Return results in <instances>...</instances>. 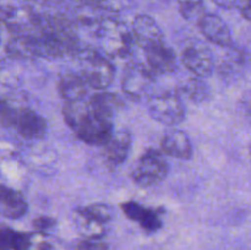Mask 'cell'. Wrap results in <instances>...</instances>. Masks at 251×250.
I'll use <instances>...</instances> for the list:
<instances>
[{"label":"cell","mask_w":251,"mask_h":250,"mask_svg":"<svg viewBox=\"0 0 251 250\" xmlns=\"http://www.w3.org/2000/svg\"><path fill=\"white\" fill-rule=\"evenodd\" d=\"M78 71L91 88L104 91L112 85L115 77V69L108 56L97 49H80L74 55Z\"/></svg>","instance_id":"2"},{"label":"cell","mask_w":251,"mask_h":250,"mask_svg":"<svg viewBox=\"0 0 251 250\" xmlns=\"http://www.w3.org/2000/svg\"><path fill=\"white\" fill-rule=\"evenodd\" d=\"M179 95H183L184 97H186L191 102L200 103L210 97L211 91L202 77H198V76L193 75L191 77L186 78L185 81L180 83Z\"/></svg>","instance_id":"18"},{"label":"cell","mask_w":251,"mask_h":250,"mask_svg":"<svg viewBox=\"0 0 251 250\" xmlns=\"http://www.w3.org/2000/svg\"><path fill=\"white\" fill-rule=\"evenodd\" d=\"M103 156L110 164H122L129 156L131 149V135L129 130L118 129L113 131L112 136L103 145Z\"/></svg>","instance_id":"13"},{"label":"cell","mask_w":251,"mask_h":250,"mask_svg":"<svg viewBox=\"0 0 251 250\" xmlns=\"http://www.w3.org/2000/svg\"><path fill=\"white\" fill-rule=\"evenodd\" d=\"M212 1L223 9H232L237 5V0H212Z\"/></svg>","instance_id":"27"},{"label":"cell","mask_w":251,"mask_h":250,"mask_svg":"<svg viewBox=\"0 0 251 250\" xmlns=\"http://www.w3.org/2000/svg\"><path fill=\"white\" fill-rule=\"evenodd\" d=\"M145 55H146L147 66L156 75L173 73L178 66L176 53L164 42L156 44L151 48H147L145 50Z\"/></svg>","instance_id":"12"},{"label":"cell","mask_w":251,"mask_h":250,"mask_svg":"<svg viewBox=\"0 0 251 250\" xmlns=\"http://www.w3.org/2000/svg\"><path fill=\"white\" fill-rule=\"evenodd\" d=\"M77 250H108V245L100 238H87L78 243Z\"/></svg>","instance_id":"24"},{"label":"cell","mask_w":251,"mask_h":250,"mask_svg":"<svg viewBox=\"0 0 251 250\" xmlns=\"http://www.w3.org/2000/svg\"><path fill=\"white\" fill-rule=\"evenodd\" d=\"M75 215L96 223V225H103L112 220V208L104 203H92L88 206H80L75 210Z\"/></svg>","instance_id":"20"},{"label":"cell","mask_w":251,"mask_h":250,"mask_svg":"<svg viewBox=\"0 0 251 250\" xmlns=\"http://www.w3.org/2000/svg\"><path fill=\"white\" fill-rule=\"evenodd\" d=\"M131 28L122 24H108L98 31V47L108 58H126L134 47Z\"/></svg>","instance_id":"4"},{"label":"cell","mask_w":251,"mask_h":250,"mask_svg":"<svg viewBox=\"0 0 251 250\" xmlns=\"http://www.w3.org/2000/svg\"><path fill=\"white\" fill-rule=\"evenodd\" d=\"M32 225H33L34 229L38 230V232H47V230L55 227L56 221L53 217H49V216H41V217L34 218Z\"/></svg>","instance_id":"25"},{"label":"cell","mask_w":251,"mask_h":250,"mask_svg":"<svg viewBox=\"0 0 251 250\" xmlns=\"http://www.w3.org/2000/svg\"><path fill=\"white\" fill-rule=\"evenodd\" d=\"M250 154H251V147H250Z\"/></svg>","instance_id":"29"},{"label":"cell","mask_w":251,"mask_h":250,"mask_svg":"<svg viewBox=\"0 0 251 250\" xmlns=\"http://www.w3.org/2000/svg\"><path fill=\"white\" fill-rule=\"evenodd\" d=\"M198 26L202 36L222 48L232 47V33L227 24L220 16L213 14H205L198 22Z\"/></svg>","instance_id":"10"},{"label":"cell","mask_w":251,"mask_h":250,"mask_svg":"<svg viewBox=\"0 0 251 250\" xmlns=\"http://www.w3.org/2000/svg\"><path fill=\"white\" fill-rule=\"evenodd\" d=\"M31 247V235L2 225L0 232V250H29Z\"/></svg>","instance_id":"19"},{"label":"cell","mask_w":251,"mask_h":250,"mask_svg":"<svg viewBox=\"0 0 251 250\" xmlns=\"http://www.w3.org/2000/svg\"><path fill=\"white\" fill-rule=\"evenodd\" d=\"M7 56L17 60H28L33 58H41L42 51L38 37L28 34H16L5 46Z\"/></svg>","instance_id":"15"},{"label":"cell","mask_w":251,"mask_h":250,"mask_svg":"<svg viewBox=\"0 0 251 250\" xmlns=\"http://www.w3.org/2000/svg\"><path fill=\"white\" fill-rule=\"evenodd\" d=\"M169 166L166 157L154 149H149L140 156L131 171V178L140 186H153L168 175Z\"/></svg>","instance_id":"3"},{"label":"cell","mask_w":251,"mask_h":250,"mask_svg":"<svg viewBox=\"0 0 251 250\" xmlns=\"http://www.w3.org/2000/svg\"><path fill=\"white\" fill-rule=\"evenodd\" d=\"M16 113H17L16 108L11 107V105H10L4 98L1 102V124H2V126H12L15 117H16Z\"/></svg>","instance_id":"23"},{"label":"cell","mask_w":251,"mask_h":250,"mask_svg":"<svg viewBox=\"0 0 251 250\" xmlns=\"http://www.w3.org/2000/svg\"><path fill=\"white\" fill-rule=\"evenodd\" d=\"M179 9L181 15L186 20H194L199 22V20L205 15L201 0H179Z\"/></svg>","instance_id":"22"},{"label":"cell","mask_w":251,"mask_h":250,"mask_svg":"<svg viewBox=\"0 0 251 250\" xmlns=\"http://www.w3.org/2000/svg\"><path fill=\"white\" fill-rule=\"evenodd\" d=\"M0 201H1V213L4 217L10 220H17L26 215L28 210L26 199L20 194L19 191L6 185L1 186V194H0Z\"/></svg>","instance_id":"17"},{"label":"cell","mask_w":251,"mask_h":250,"mask_svg":"<svg viewBox=\"0 0 251 250\" xmlns=\"http://www.w3.org/2000/svg\"><path fill=\"white\" fill-rule=\"evenodd\" d=\"M157 76L147 64L131 63L125 68L122 76V90L127 98L140 100L150 93Z\"/></svg>","instance_id":"6"},{"label":"cell","mask_w":251,"mask_h":250,"mask_svg":"<svg viewBox=\"0 0 251 250\" xmlns=\"http://www.w3.org/2000/svg\"><path fill=\"white\" fill-rule=\"evenodd\" d=\"M120 208L129 220L139 223L147 233H154L162 227L161 213L157 208L146 207L136 201L123 202Z\"/></svg>","instance_id":"11"},{"label":"cell","mask_w":251,"mask_h":250,"mask_svg":"<svg viewBox=\"0 0 251 250\" xmlns=\"http://www.w3.org/2000/svg\"><path fill=\"white\" fill-rule=\"evenodd\" d=\"M131 32L135 44H137L144 50L164 42L161 27L152 17L147 15H139L135 17L131 25Z\"/></svg>","instance_id":"9"},{"label":"cell","mask_w":251,"mask_h":250,"mask_svg":"<svg viewBox=\"0 0 251 250\" xmlns=\"http://www.w3.org/2000/svg\"><path fill=\"white\" fill-rule=\"evenodd\" d=\"M12 127L27 140L42 139L47 134V120L31 108L17 109Z\"/></svg>","instance_id":"8"},{"label":"cell","mask_w":251,"mask_h":250,"mask_svg":"<svg viewBox=\"0 0 251 250\" xmlns=\"http://www.w3.org/2000/svg\"><path fill=\"white\" fill-rule=\"evenodd\" d=\"M63 118L81 141L92 146H103L114 131L113 119L98 112L87 98L65 103Z\"/></svg>","instance_id":"1"},{"label":"cell","mask_w":251,"mask_h":250,"mask_svg":"<svg viewBox=\"0 0 251 250\" xmlns=\"http://www.w3.org/2000/svg\"><path fill=\"white\" fill-rule=\"evenodd\" d=\"M37 250H53V245L47 240H42L37 244Z\"/></svg>","instance_id":"28"},{"label":"cell","mask_w":251,"mask_h":250,"mask_svg":"<svg viewBox=\"0 0 251 250\" xmlns=\"http://www.w3.org/2000/svg\"><path fill=\"white\" fill-rule=\"evenodd\" d=\"M239 10L242 16L247 21L251 22V0H243L239 5Z\"/></svg>","instance_id":"26"},{"label":"cell","mask_w":251,"mask_h":250,"mask_svg":"<svg viewBox=\"0 0 251 250\" xmlns=\"http://www.w3.org/2000/svg\"><path fill=\"white\" fill-rule=\"evenodd\" d=\"M150 115L164 125H178L185 119V107L179 93H159L149 98Z\"/></svg>","instance_id":"5"},{"label":"cell","mask_w":251,"mask_h":250,"mask_svg":"<svg viewBox=\"0 0 251 250\" xmlns=\"http://www.w3.org/2000/svg\"><path fill=\"white\" fill-rule=\"evenodd\" d=\"M88 87L90 86L77 71H66L58 82V91L65 103L86 100Z\"/></svg>","instance_id":"16"},{"label":"cell","mask_w":251,"mask_h":250,"mask_svg":"<svg viewBox=\"0 0 251 250\" xmlns=\"http://www.w3.org/2000/svg\"><path fill=\"white\" fill-rule=\"evenodd\" d=\"M183 65L198 77H208L215 69V59L207 48L196 44L185 47L181 51Z\"/></svg>","instance_id":"7"},{"label":"cell","mask_w":251,"mask_h":250,"mask_svg":"<svg viewBox=\"0 0 251 250\" xmlns=\"http://www.w3.org/2000/svg\"><path fill=\"white\" fill-rule=\"evenodd\" d=\"M90 100L98 112L102 113L105 117L110 118V119H114L115 112L122 105V100H119V97L117 95H113V93H96L90 98Z\"/></svg>","instance_id":"21"},{"label":"cell","mask_w":251,"mask_h":250,"mask_svg":"<svg viewBox=\"0 0 251 250\" xmlns=\"http://www.w3.org/2000/svg\"><path fill=\"white\" fill-rule=\"evenodd\" d=\"M161 149L167 156L178 159H189L193 156V144L188 134L179 129H172L161 140Z\"/></svg>","instance_id":"14"}]
</instances>
